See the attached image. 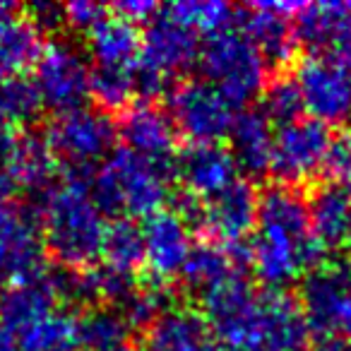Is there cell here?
I'll return each mask as SVG.
<instances>
[{
    "label": "cell",
    "instance_id": "6da1fadb",
    "mask_svg": "<svg viewBox=\"0 0 351 351\" xmlns=\"http://www.w3.org/2000/svg\"><path fill=\"white\" fill-rule=\"evenodd\" d=\"M200 298L202 315L224 349L306 351L311 327L298 301L287 291L255 289L234 277Z\"/></svg>",
    "mask_w": 351,
    "mask_h": 351
},
{
    "label": "cell",
    "instance_id": "7a4b0ae2",
    "mask_svg": "<svg viewBox=\"0 0 351 351\" xmlns=\"http://www.w3.org/2000/svg\"><path fill=\"white\" fill-rule=\"evenodd\" d=\"M317 245L308 219V202L287 186L265 191L258 200V221L245 260L265 289L284 291L298 277L320 265Z\"/></svg>",
    "mask_w": 351,
    "mask_h": 351
},
{
    "label": "cell",
    "instance_id": "3957f363",
    "mask_svg": "<svg viewBox=\"0 0 351 351\" xmlns=\"http://www.w3.org/2000/svg\"><path fill=\"white\" fill-rule=\"evenodd\" d=\"M39 229L49 253L68 269H89L101 260L108 221L84 178L56 181L41 195Z\"/></svg>",
    "mask_w": 351,
    "mask_h": 351
},
{
    "label": "cell",
    "instance_id": "277c9868",
    "mask_svg": "<svg viewBox=\"0 0 351 351\" xmlns=\"http://www.w3.org/2000/svg\"><path fill=\"white\" fill-rule=\"evenodd\" d=\"M173 164H161L130 149H118L94 171L92 191L104 215H121V219L142 221L164 210L171 197Z\"/></svg>",
    "mask_w": 351,
    "mask_h": 351
},
{
    "label": "cell",
    "instance_id": "5b68a950",
    "mask_svg": "<svg viewBox=\"0 0 351 351\" xmlns=\"http://www.w3.org/2000/svg\"><path fill=\"white\" fill-rule=\"evenodd\" d=\"M197 32L171 15L169 8H159L142 32L140 63L135 70V89L145 101L171 94L176 77L200 60Z\"/></svg>",
    "mask_w": 351,
    "mask_h": 351
},
{
    "label": "cell",
    "instance_id": "8992f818",
    "mask_svg": "<svg viewBox=\"0 0 351 351\" xmlns=\"http://www.w3.org/2000/svg\"><path fill=\"white\" fill-rule=\"evenodd\" d=\"M197 63L205 82L215 84L234 106L250 101L267 87L269 63L239 22L229 29L207 36L202 41Z\"/></svg>",
    "mask_w": 351,
    "mask_h": 351
},
{
    "label": "cell",
    "instance_id": "52a82bcc",
    "mask_svg": "<svg viewBox=\"0 0 351 351\" xmlns=\"http://www.w3.org/2000/svg\"><path fill=\"white\" fill-rule=\"evenodd\" d=\"M116 135L118 128L111 116H106L101 108L82 106L56 116L46 130V142L56 161H63L70 169V176L84 178V173H89L94 166L99 169L108 159Z\"/></svg>",
    "mask_w": 351,
    "mask_h": 351
},
{
    "label": "cell",
    "instance_id": "ba28073f",
    "mask_svg": "<svg viewBox=\"0 0 351 351\" xmlns=\"http://www.w3.org/2000/svg\"><path fill=\"white\" fill-rule=\"evenodd\" d=\"M32 80H34L44 108H51L56 116L82 108L92 97L89 58L75 44L63 39H53L41 46L34 60Z\"/></svg>",
    "mask_w": 351,
    "mask_h": 351
},
{
    "label": "cell",
    "instance_id": "9c48e42d",
    "mask_svg": "<svg viewBox=\"0 0 351 351\" xmlns=\"http://www.w3.org/2000/svg\"><path fill=\"white\" fill-rule=\"evenodd\" d=\"M169 116L191 145H219L234 128L236 106L215 84L188 80L169 94Z\"/></svg>",
    "mask_w": 351,
    "mask_h": 351
},
{
    "label": "cell",
    "instance_id": "30bf717a",
    "mask_svg": "<svg viewBox=\"0 0 351 351\" xmlns=\"http://www.w3.org/2000/svg\"><path fill=\"white\" fill-rule=\"evenodd\" d=\"M303 111L322 125L351 123V65L327 56H308L293 70Z\"/></svg>",
    "mask_w": 351,
    "mask_h": 351
},
{
    "label": "cell",
    "instance_id": "8fae6325",
    "mask_svg": "<svg viewBox=\"0 0 351 351\" xmlns=\"http://www.w3.org/2000/svg\"><path fill=\"white\" fill-rule=\"evenodd\" d=\"M332 137L330 128L308 116L277 128L269 173L287 188L315 178L325 169Z\"/></svg>",
    "mask_w": 351,
    "mask_h": 351
},
{
    "label": "cell",
    "instance_id": "7c38bea8",
    "mask_svg": "<svg viewBox=\"0 0 351 351\" xmlns=\"http://www.w3.org/2000/svg\"><path fill=\"white\" fill-rule=\"evenodd\" d=\"M258 200L260 195L253 191V186L239 178L221 193L200 202L195 226L205 231L210 243L239 248L250 236V231H255Z\"/></svg>",
    "mask_w": 351,
    "mask_h": 351
},
{
    "label": "cell",
    "instance_id": "4fadbf2b",
    "mask_svg": "<svg viewBox=\"0 0 351 351\" xmlns=\"http://www.w3.org/2000/svg\"><path fill=\"white\" fill-rule=\"evenodd\" d=\"M44 269L39 219L15 205H0V291Z\"/></svg>",
    "mask_w": 351,
    "mask_h": 351
},
{
    "label": "cell",
    "instance_id": "5bb4252c",
    "mask_svg": "<svg viewBox=\"0 0 351 351\" xmlns=\"http://www.w3.org/2000/svg\"><path fill=\"white\" fill-rule=\"evenodd\" d=\"M351 301V267L339 263H320L301 279L298 306L311 332L332 337L346 303Z\"/></svg>",
    "mask_w": 351,
    "mask_h": 351
},
{
    "label": "cell",
    "instance_id": "9a60e30c",
    "mask_svg": "<svg viewBox=\"0 0 351 351\" xmlns=\"http://www.w3.org/2000/svg\"><path fill=\"white\" fill-rule=\"evenodd\" d=\"M145 239V265L152 282L166 284L178 277L193 253L191 224L173 210H161L142 221Z\"/></svg>",
    "mask_w": 351,
    "mask_h": 351
},
{
    "label": "cell",
    "instance_id": "2e32d148",
    "mask_svg": "<svg viewBox=\"0 0 351 351\" xmlns=\"http://www.w3.org/2000/svg\"><path fill=\"white\" fill-rule=\"evenodd\" d=\"M296 41L311 49V56H327L351 65V5L349 3H313L293 15Z\"/></svg>",
    "mask_w": 351,
    "mask_h": 351
},
{
    "label": "cell",
    "instance_id": "e0dca14e",
    "mask_svg": "<svg viewBox=\"0 0 351 351\" xmlns=\"http://www.w3.org/2000/svg\"><path fill=\"white\" fill-rule=\"evenodd\" d=\"M239 164L231 149L221 145H188L173 159V176L183 183V193L207 200L239 181Z\"/></svg>",
    "mask_w": 351,
    "mask_h": 351
},
{
    "label": "cell",
    "instance_id": "ac0fdd59",
    "mask_svg": "<svg viewBox=\"0 0 351 351\" xmlns=\"http://www.w3.org/2000/svg\"><path fill=\"white\" fill-rule=\"evenodd\" d=\"M60 298H63V277L41 269L0 291V322L12 335H17L32 322L58 311Z\"/></svg>",
    "mask_w": 351,
    "mask_h": 351
},
{
    "label": "cell",
    "instance_id": "d6986e66",
    "mask_svg": "<svg viewBox=\"0 0 351 351\" xmlns=\"http://www.w3.org/2000/svg\"><path fill=\"white\" fill-rule=\"evenodd\" d=\"M118 135L125 142V149L147 156L152 161L173 164L178 130H176L169 111H161L154 104H130L118 123Z\"/></svg>",
    "mask_w": 351,
    "mask_h": 351
},
{
    "label": "cell",
    "instance_id": "ffe728a7",
    "mask_svg": "<svg viewBox=\"0 0 351 351\" xmlns=\"http://www.w3.org/2000/svg\"><path fill=\"white\" fill-rule=\"evenodd\" d=\"M217 337L195 308L169 306L145 327L142 351H217Z\"/></svg>",
    "mask_w": 351,
    "mask_h": 351
},
{
    "label": "cell",
    "instance_id": "44dd1931",
    "mask_svg": "<svg viewBox=\"0 0 351 351\" xmlns=\"http://www.w3.org/2000/svg\"><path fill=\"white\" fill-rule=\"evenodd\" d=\"M298 8V3H255L245 10V20H239L267 63H284L296 51L293 15Z\"/></svg>",
    "mask_w": 351,
    "mask_h": 351
},
{
    "label": "cell",
    "instance_id": "7402d4cb",
    "mask_svg": "<svg viewBox=\"0 0 351 351\" xmlns=\"http://www.w3.org/2000/svg\"><path fill=\"white\" fill-rule=\"evenodd\" d=\"M308 219L322 253L351 250V191L339 183L315 188L308 197Z\"/></svg>",
    "mask_w": 351,
    "mask_h": 351
},
{
    "label": "cell",
    "instance_id": "603a6c76",
    "mask_svg": "<svg viewBox=\"0 0 351 351\" xmlns=\"http://www.w3.org/2000/svg\"><path fill=\"white\" fill-rule=\"evenodd\" d=\"M142 34L135 22L123 15H106L87 34V49L97 68H130L140 63Z\"/></svg>",
    "mask_w": 351,
    "mask_h": 351
},
{
    "label": "cell",
    "instance_id": "cb8c5ba5",
    "mask_svg": "<svg viewBox=\"0 0 351 351\" xmlns=\"http://www.w3.org/2000/svg\"><path fill=\"white\" fill-rule=\"evenodd\" d=\"M231 154L239 169L250 176L269 173L274 149V128L260 108H245L236 113L234 128L229 132Z\"/></svg>",
    "mask_w": 351,
    "mask_h": 351
},
{
    "label": "cell",
    "instance_id": "d4e9b609",
    "mask_svg": "<svg viewBox=\"0 0 351 351\" xmlns=\"http://www.w3.org/2000/svg\"><path fill=\"white\" fill-rule=\"evenodd\" d=\"M41 51L39 29L10 3H0V80L34 65Z\"/></svg>",
    "mask_w": 351,
    "mask_h": 351
},
{
    "label": "cell",
    "instance_id": "484cf974",
    "mask_svg": "<svg viewBox=\"0 0 351 351\" xmlns=\"http://www.w3.org/2000/svg\"><path fill=\"white\" fill-rule=\"evenodd\" d=\"M241 245L239 248H224L217 243H200L193 245V253L188 258L186 267H183L181 277L195 293L205 296L207 291L217 289L219 284L229 282V279L239 277V265H241Z\"/></svg>",
    "mask_w": 351,
    "mask_h": 351
},
{
    "label": "cell",
    "instance_id": "4316f807",
    "mask_svg": "<svg viewBox=\"0 0 351 351\" xmlns=\"http://www.w3.org/2000/svg\"><path fill=\"white\" fill-rule=\"evenodd\" d=\"M20 351H82L80 317L65 308L32 322L15 335Z\"/></svg>",
    "mask_w": 351,
    "mask_h": 351
},
{
    "label": "cell",
    "instance_id": "83f0119b",
    "mask_svg": "<svg viewBox=\"0 0 351 351\" xmlns=\"http://www.w3.org/2000/svg\"><path fill=\"white\" fill-rule=\"evenodd\" d=\"M82 351H137L132 327L116 308H94L80 317Z\"/></svg>",
    "mask_w": 351,
    "mask_h": 351
},
{
    "label": "cell",
    "instance_id": "f1b7e54d",
    "mask_svg": "<svg viewBox=\"0 0 351 351\" xmlns=\"http://www.w3.org/2000/svg\"><path fill=\"white\" fill-rule=\"evenodd\" d=\"M56 164L58 161H56L46 137L22 132V140L15 149V156H12V169H15L22 191L41 193L44 195L56 183Z\"/></svg>",
    "mask_w": 351,
    "mask_h": 351
},
{
    "label": "cell",
    "instance_id": "f546056e",
    "mask_svg": "<svg viewBox=\"0 0 351 351\" xmlns=\"http://www.w3.org/2000/svg\"><path fill=\"white\" fill-rule=\"evenodd\" d=\"M101 260L106 267L128 274V277H135L137 269L145 265L142 226L132 219H116L113 224H108Z\"/></svg>",
    "mask_w": 351,
    "mask_h": 351
},
{
    "label": "cell",
    "instance_id": "4dcf8cb0",
    "mask_svg": "<svg viewBox=\"0 0 351 351\" xmlns=\"http://www.w3.org/2000/svg\"><path fill=\"white\" fill-rule=\"evenodd\" d=\"M41 108L44 104L32 77L20 73L0 80V121L3 123L20 130L22 125H29L39 118Z\"/></svg>",
    "mask_w": 351,
    "mask_h": 351
},
{
    "label": "cell",
    "instance_id": "1f68e13d",
    "mask_svg": "<svg viewBox=\"0 0 351 351\" xmlns=\"http://www.w3.org/2000/svg\"><path fill=\"white\" fill-rule=\"evenodd\" d=\"M169 10L183 25H188L193 32L205 36L224 32L239 22L236 20V15H239L236 8L229 5V3H219V0H186V3L169 5Z\"/></svg>",
    "mask_w": 351,
    "mask_h": 351
},
{
    "label": "cell",
    "instance_id": "d6a6232c",
    "mask_svg": "<svg viewBox=\"0 0 351 351\" xmlns=\"http://www.w3.org/2000/svg\"><path fill=\"white\" fill-rule=\"evenodd\" d=\"M137 70V68H135ZM135 70L130 68H97L92 65V97L104 108H128L135 89Z\"/></svg>",
    "mask_w": 351,
    "mask_h": 351
},
{
    "label": "cell",
    "instance_id": "836d02e7",
    "mask_svg": "<svg viewBox=\"0 0 351 351\" xmlns=\"http://www.w3.org/2000/svg\"><path fill=\"white\" fill-rule=\"evenodd\" d=\"M260 111L269 118L272 125H287L298 118H303V101L293 77H279L272 84H267L263 92V104Z\"/></svg>",
    "mask_w": 351,
    "mask_h": 351
},
{
    "label": "cell",
    "instance_id": "e575fe53",
    "mask_svg": "<svg viewBox=\"0 0 351 351\" xmlns=\"http://www.w3.org/2000/svg\"><path fill=\"white\" fill-rule=\"evenodd\" d=\"M325 169L330 171L332 178H337L339 186L351 188V130L332 137Z\"/></svg>",
    "mask_w": 351,
    "mask_h": 351
},
{
    "label": "cell",
    "instance_id": "d590c367",
    "mask_svg": "<svg viewBox=\"0 0 351 351\" xmlns=\"http://www.w3.org/2000/svg\"><path fill=\"white\" fill-rule=\"evenodd\" d=\"M106 15V8L101 3H92V0H75V3L63 5V22L84 34H89Z\"/></svg>",
    "mask_w": 351,
    "mask_h": 351
},
{
    "label": "cell",
    "instance_id": "8d00e7d4",
    "mask_svg": "<svg viewBox=\"0 0 351 351\" xmlns=\"http://www.w3.org/2000/svg\"><path fill=\"white\" fill-rule=\"evenodd\" d=\"M29 20L36 25V29H56L63 25V5H51V3H41V5L29 8Z\"/></svg>",
    "mask_w": 351,
    "mask_h": 351
},
{
    "label": "cell",
    "instance_id": "74e56055",
    "mask_svg": "<svg viewBox=\"0 0 351 351\" xmlns=\"http://www.w3.org/2000/svg\"><path fill=\"white\" fill-rule=\"evenodd\" d=\"M159 8L161 5H154V3H121L116 5V12L137 25V22H149L159 12Z\"/></svg>",
    "mask_w": 351,
    "mask_h": 351
},
{
    "label": "cell",
    "instance_id": "f35d334b",
    "mask_svg": "<svg viewBox=\"0 0 351 351\" xmlns=\"http://www.w3.org/2000/svg\"><path fill=\"white\" fill-rule=\"evenodd\" d=\"M308 351H351V349L341 341V337H320Z\"/></svg>",
    "mask_w": 351,
    "mask_h": 351
},
{
    "label": "cell",
    "instance_id": "ab89813d",
    "mask_svg": "<svg viewBox=\"0 0 351 351\" xmlns=\"http://www.w3.org/2000/svg\"><path fill=\"white\" fill-rule=\"evenodd\" d=\"M337 330H339V335H341V341H344V344L351 349V301L346 303V308H344V313H341Z\"/></svg>",
    "mask_w": 351,
    "mask_h": 351
},
{
    "label": "cell",
    "instance_id": "60d3db41",
    "mask_svg": "<svg viewBox=\"0 0 351 351\" xmlns=\"http://www.w3.org/2000/svg\"><path fill=\"white\" fill-rule=\"evenodd\" d=\"M0 351H20L17 349V339L3 322H0Z\"/></svg>",
    "mask_w": 351,
    "mask_h": 351
},
{
    "label": "cell",
    "instance_id": "b9f144b4",
    "mask_svg": "<svg viewBox=\"0 0 351 351\" xmlns=\"http://www.w3.org/2000/svg\"><path fill=\"white\" fill-rule=\"evenodd\" d=\"M217 351H231V349H224V346H219V349H217Z\"/></svg>",
    "mask_w": 351,
    "mask_h": 351
},
{
    "label": "cell",
    "instance_id": "7bdbcfd3",
    "mask_svg": "<svg viewBox=\"0 0 351 351\" xmlns=\"http://www.w3.org/2000/svg\"><path fill=\"white\" fill-rule=\"evenodd\" d=\"M349 5H351V3H349Z\"/></svg>",
    "mask_w": 351,
    "mask_h": 351
}]
</instances>
